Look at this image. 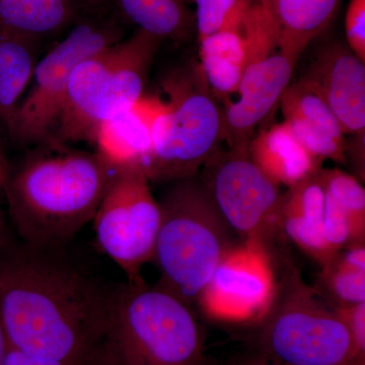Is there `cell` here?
I'll use <instances>...</instances> for the list:
<instances>
[{
    "label": "cell",
    "instance_id": "6da1fadb",
    "mask_svg": "<svg viewBox=\"0 0 365 365\" xmlns=\"http://www.w3.org/2000/svg\"><path fill=\"white\" fill-rule=\"evenodd\" d=\"M21 242L0 247V319L9 346L60 365L107 364L117 285L66 253Z\"/></svg>",
    "mask_w": 365,
    "mask_h": 365
},
{
    "label": "cell",
    "instance_id": "7a4b0ae2",
    "mask_svg": "<svg viewBox=\"0 0 365 365\" xmlns=\"http://www.w3.org/2000/svg\"><path fill=\"white\" fill-rule=\"evenodd\" d=\"M115 172L98 153L74 151L24 163L7 190L21 242L67 248L93 220Z\"/></svg>",
    "mask_w": 365,
    "mask_h": 365
},
{
    "label": "cell",
    "instance_id": "3957f363",
    "mask_svg": "<svg viewBox=\"0 0 365 365\" xmlns=\"http://www.w3.org/2000/svg\"><path fill=\"white\" fill-rule=\"evenodd\" d=\"M270 263L272 294L257 316L253 351L287 365H364L344 322L304 281L289 252Z\"/></svg>",
    "mask_w": 365,
    "mask_h": 365
},
{
    "label": "cell",
    "instance_id": "277c9868",
    "mask_svg": "<svg viewBox=\"0 0 365 365\" xmlns=\"http://www.w3.org/2000/svg\"><path fill=\"white\" fill-rule=\"evenodd\" d=\"M158 202L160 225L153 262L160 270L158 283L193 307L228 255L244 244L198 176L173 182Z\"/></svg>",
    "mask_w": 365,
    "mask_h": 365
},
{
    "label": "cell",
    "instance_id": "5b68a950",
    "mask_svg": "<svg viewBox=\"0 0 365 365\" xmlns=\"http://www.w3.org/2000/svg\"><path fill=\"white\" fill-rule=\"evenodd\" d=\"M105 359L108 365H210L193 307L143 278L117 284Z\"/></svg>",
    "mask_w": 365,
    "mask_h": 365
},
{
    "label": "cell",
    "instance_id": "8992f818",
    "mask_svg": "<svg viewBox=\"0 0 365 365\" xmlns=\"http://www.w3.org/2000/svg\"><path fill=\"white\" fill-rule=\"evenodd\" d=\"M160 42L138 30L81 61L72 72L49 140L93 143L103 122L143 97Z\"/></svg>",
    "mask_w": 365,
    "mask_h": 365
},
{
    "label": "cell",
    "instance_id": "52a82bcc",
    "mask_svg": "<svg viewBox=\"0 0 365 365\" xmlns=\"http://www.w3.org/2000/svg\"><path fill=\"white\" fill-rule=\"evenodd\" d=\"M167 100L151 129V153L143 172L150 182L197 176L222 143V109L200 69L178 72L163 85Z\"/></svg>",
    "mask_w": 365,
    "mask_h": 365
},
{
    "label": "cell",
    "instance_id": "ba28073f",
    "mask_svg": "<svg viewBox=\"0 0 365 365\" xmlns=\"http://www.w3.org/2000/svg\"><path fill=\"white\" fill-rule=\"evenodd\" d=\"M248 150L220 146L197 176L242 244L271 258L289 244L280 225L282 194Z\"/></svg>",
    "mask_w": 365,
    "mask_h": 365
},
{
    "label": "cell",
    "instance_id": "9c48e42d",
    "mask_svg": "<svg viewBox=\"0 0 365 365\" xmlns=\"http://www.w3.org/2000/svg\"><path fill=\"white\" fill-rule=\"evenodd\" d=\"M93 222L98 248L127 281L143 279V266L153 260L160 225V205L143 170H116Z\"/></svg>",
    "mask_w": 365,
    "mask_h": 365
},
{
    "label": "cell",
    "instance_id": "30bf717a",
    "mask_svg": "<svg viewBox=\"0 0 365 365\" xmlns=\"http://www.w3.org/2000/svg\"><path fill=\"white\" fill-rule=\"evenodd\" d=\"M109 26L81 24L37 62L33 86L21 101L9 130L18 143L32 144L49 139L63 103L72 72L81 61L119 41Z\"/></svg>",
    "mask_w": 365,
    "mask_h": 365
},
{
    "label": "cell",
    "instance_id": "8fae6325",
    "mask_svg": "<svg viewBox=\"0 0 365 365\" xmlns=\"http://www.w3.org/2000/svg\"><path fill=\"white\" fill-rule=\"evenodd\" d=\"M297 62L278 50L252 62L234 95L225 101L222 143L248 150L259 126L279 104Z\"/></svg>",
    "mask_w": 365,
    "mask_h": 365
},
{
    "label": "cell",
    "instance_id": "7c38bea8",
    "mask_svg": "<svg viewBox=\"0 0 365 365\" xmlns=\"http://www.w3.org/2000/svg\"><path fill=\"white\" fill-rule=\"evenodd\" d=\"M273 283L268 257L255 247L242 245L216 271L198 306L217 319L254 318L267 304Z\"/></svg>",
    "mask_w": 365,
    "mask_h": 365
},
{
    "label": "cell",
    "instance_id": "4fadbf2b",
    "mask_svg": "<svg viewBox=\"0 0 365 365\" xmlns=\"http://www.w3.org/2000/svg\"><path fill=\"white\" fill-rule=\"evenodd\" d=\"M200 69L209 91L225 102L234 95L247 67L275 51L257 4L239 31H225L199 41Z\"/></svg>",
    "mask_w": 365,
    "mask_h": 365
},
{
    "label": "cell",
    "instance_id": "5bb4252c",
    "mask_svg": "<svg viewBox=\"0 0 365 365\" xmlns=\"http://www.w3.org/2000/svg\"><path fill=\"white\" fill-rule=\"evenodd\" d=\"M302 78L321 91L345 134H365V63L347 45L323 46Z\"/></svg>",
    "mask_w": 365,
    "mask_h": 365
},
{
    "label": "cell",
    "instance_id": "9a60e30c",
    "mask_svg": "<svg viewBox=\"0 0 365 365\" xmlns=\"http://www.w3.org/2000/svg\"><path fill=\"white\" fill-rule=\"evenodd\" d=\"M162 109L157 96H143L129 109L117 113L98 126V153L115 170L141 169L151 153V129Z\"/></svg>",
    "mask_w": 365,
    "mask_h": 365
},
{
    "label": "cell",
    "instance_id": "2e32d148",
    "mask_svg": "<svg viewBox=\"0 0 365 365\" xmlns=\"http://www.w3.org/2000/svg\"><path fill=\"white\" fill-rule=\"evenodd\" d=\"M340 0H257L274 47L299 61L307 46L328 28Z\"/></svg>",
    "mask_w": 365,
    "mask_h": 365
},
{
    "label": "cell",
    "instance_id": "e0dca14e",
    "mask_svg": "<svg viewBox=\"0 0 365 365\" xmlns=\"http://www.w3.org/2000/svg\"><path fill=\"white\" fill-rule=\"evenodd\" d=\"M319 172L282 194L279 218L288 242H294L323 267L337 252L329 247L324 237L325 190Z\"/></svg>",
    "mask_w": 365,
    "mask_h": 365
},
{
    "label": "cell",
    "instance_id": "ac0fdd59",
    "mask_svg": "<svg viewBox=\"0 0 365 365\" xmlns=\"http://www.w3.org/2000/svg\"><path fill=\"white\" fill-rule=\"evenodd\" d=\"M248 150L259 169L278 187L292 188L323 169L297 141L287 122L255 135Z\"/></svg>",
    "mask_w": 365,
    "mask_h": 365
},
{
    "label": "cell",
    "instance_id": "d6986e66",
    "mask_svg": "<svg viewBox=\"0 0 365 365\" xmlns=\"http://www.w3.org/2000/svg\"><path fill=\"white\" fill-rule=\"evenodd\" d=\"M36 42L0 29V120L9 128L37 66Z\"/></svg>",
    "mask_w": 365,
    "mask_h": 365
},
{
    "label": "cell",
    "instance_id": "ffe728a7",
    "mask_svg": "<svg viewBox=\"0 0 365 365\" xmlns=\"http://www.w3.org/2000/svg\"><path fill=\"white\" fill-rule=\"evenodd\" d=\"M312 287L333 309L365 302V245L338 251Z\"/></svg>",
    "mask_w": 365,
    "mask_h": 365
},
{
    "label": "cell",
    "instance_id": "44dd1931",
    "mask_svg": "<svg viewBox=\"0 0 365 365\" xmlns=\"http://www.w3.org/2000/svg\"><path fill=\"white\" fill-rule=\"evenodd\" d=\"M73 16L72 0H0V29L35 41L62 30Z\"/></svg>",
    "mask_w": 365,
    "mask_h": 365
},
{
    "label": "cell",
    "instance_id": "7402d4cb",
    "mask_svg": "<svg viewBox=\"0 0 365 365\" xmlns=\"http://www.w3.org/2000/svg\"><path fill=\"white\" fill-rule=\"evenodd\" d=\"M184 0H119L125 16L139 30L157 36L160 40L184 42L195 24Z\"/></svg>",
    "mask_w": 365,
    "mask_h": 365
},
{
    "label": "cell",
    "instance_id": "603a6c76",
    "mask_svg": "<svg viewBox=\"0 0 365 365\" xmlns=\"http://www.w3.org/2000/svg\"><path fill=\"white\" fill-rule=\"evenodd\" d=\"M284 121L297 119L346 140L344 131L325 98L312 81L302 78L290 83L280 98Z\"/></svg>",
    "mask_w": 365,
    "mask_h": 365
},
{
    "label": "cell",
    "instance_id": "cb8c5ba5",
    "mask_svg": "<svg viewBox=\"0 0 365 365\" xmlns=\"http://www.w3.org/2000/svg\"><path fill=\"white\" fill-rule=\"evenodd\" d=\"M196 4L198 40L225 31H239L246 21L250 6L245 0H192Z\"/></svg>",
    "mask_w": 365,
    "mask_h": 365
},
{
    "label": "cell",
    "instance_id": "d4e9b609",
    "mask_svg": "<svg viewBox=\"0 0 365 365\" xmlns=\"http://www.w3.org/2000/svg\"><path fill=\"white\" fill-rule=\"evenodd\" d=\"M319 176L327 198L365 227V190L359 180L339 169H322Z\"/></svg>",
    "mask_w": 365,
    "mask_h": 365
},
{
    "label": "cell",
    "instance_id": "484cf974",
    "mask_svg": "<svg viewBox=\"0 0 365 365\" xmlns=\"http://www.w3.org/2000/svg\"><path fill=\"white\" fill-rule=\"evenodd\" d=\"M347 46L365 63V0H350L345 16Z\"/></svg>",
    "mask_w": 365,
    "mask_h": 365
},
{
    "label": "cell",
    "instance_id": "4316f807",
    "mask_svg": "<svg viewBox=\"0 0 365 365\" xmlns=\"http://www.w3.org/2000/svg\"><path fill=\"white\" fill-rule=\"evenodd\" d=\"M335 311L349 331L357 359L365 365V302Z\"/></svg>",
    "mask_w": 365,
    "mask_h": 365
},
{
    "label": "cell",
    "instance_id": "83f0119b",
    "mask_svg": "<svg viewBox=\"0 0 365 365\" xmlns=\"http://www.w3.org/2000/svg\"><path fill=\"white\" fill-rule=\"evenodd\" d=\"M222 365H287L281 364V362L275 361V360L268 359L260 353L251 351L244 353V354L237 355L228 359Z\"/></svg>",
    "mask_w": 365,
    "mask_h": 365
},
{
    "label": "cell",
    "instance_id": "f1b7e54d",
    "mask_svg": "<svg viewBox=\"0 0 365 365\" xmlns=\"http://www.w3.org/2000/svg\"><path fill=\"white\" fill-rule=\"evenodd\" d=\"M2 365H60L58 364H54V362L45 361V360H41L34 359V357L28 356V355L24 354L18 350L13 349V348L9 347L4 359V364Z\"/></svg>",
    "mask_w": 365,
    "mask_h": 365
},
{
    "label": "cell",
    "instance_id": "f546056e",
    "mask_svg": "<svg viewBox=\"0 0 365 365\" xmlns=\"http://www.w3.org/2000/svg\"><path fill=\"white\" fill-rule=\"evenodd\" d=\"M9 342L4 331V325H2L1 319H0V365H2L6 359L7 350H9Z\"/></svg>",
    "mask_w": 365,
    "mask_h": 365
},
{
    "label": "cell",
    "instance_id": "4dcf8cb0",
    "mask_svg": "<svg viewBox=\"0 0 365 365\" xmlns=\"http://www.w3.org/2000/svg\"><path fill=\"white\" fill-rule=\"evenodd\" d=\"M245 1L250 4V6H254V4H256L257 0H245Z\"/></svg>",
    "mask_w": 365,
    "mask_h": 365
},
{
    "label": "cell",
    "instance_id": "1f68e13d",
    "mask_svg": "<svg viewBox=\"0 0 365 365\" xmlns=\"http://www.w3.org/2000/svg\"><path fill=\"white\" fill-rule=\"evenodd\" d=\"M88 1H90V2H101V1H103V0H88Z\"/></svg>",
    "mask_w": 365,
    "mask_h": 365
},
{
    "label": "cell",
    "instance_id": "d6a6232c",
    "mask_svg": "<svg viewBox=\"0 0 365 365\" xmlns=\"http://www.w3.org/2000/svg\"><path fill=\"white\" fill-rule=\"evenodd\" d=\"M0 179H1V170H0Z\"/></svg>",
    "mask_w": 365,
    "mask_h": 365
},
{
    "label": "cell",
    "instance_id": "836d02e7",
    "mask_svg": "<svg viewBox=\"0 0 365 365\" xmlns=\"http://www.w3.org/2000/svg\"><path fill=\"white\" fill-rule=\"evenodd\" d=\"M184 1H192V0H184Z\"/></svg>",
    "mask_w": 365,
    "mask_h": 365
}]
</instances>
